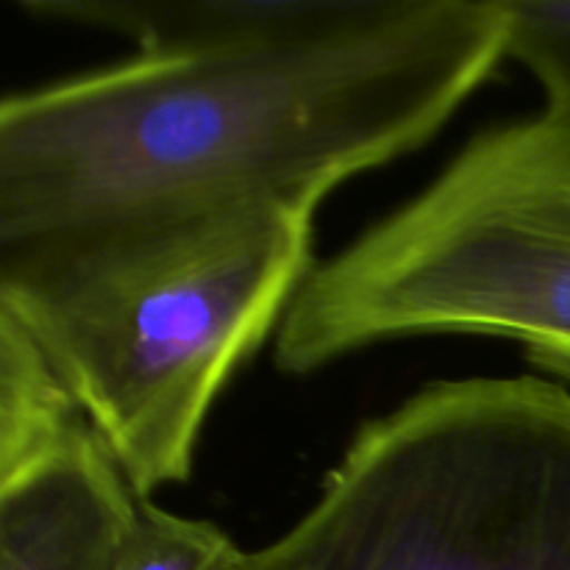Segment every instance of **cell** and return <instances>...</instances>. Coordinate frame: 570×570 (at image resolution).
<instances>
[{
  "mask_svg": "<svg viewBox=\"0 0 570 570\" xmlns=\"http://www.w3.org/2000/svg\"><path fill=\"white\" fill-rule=\"evenodd\" d=\"M142 501L78 421L0 484V570H111Z\"/></svg>",
  "mask_w": 570,
  "mask_h": 570,
  "instance_id": "obj_5",
  "label": "cell"
},
{
  "mask_svg": "<svg viewBox=\"0 0 570 570\" xmlns=\"http://www.w3.org/2000/svg\"><path fill=\"white\" fill-rule=\"evenodd\" d=\"M226 570H570V390L429 384L356 432L287 534Z\"/></svg>",
  "mask_w": 570,
  "mask_h": 570,
  "instance_id": "obj_3",
  "label": "cell"
},
{
  "mask_svg": "<svg viewBox=\"0 0 570 570\" xmlns=\"http://www.w3.org/2000/svg\"><path fill=\"white\" fill-rule=\"evenodd\" d=\"M429 334L515 340L570 382V145L543 117L490 128L332 259L276 328V365L312 373Z\"/></svg>",
  "mask_w": 570,
  "mask_h": 570,
  "instance_id": "obj_2",
  "label": "cell"
},
{
  "mask_svg": "<svg viewBox=\"0 0 570 570\" xmlns=\"http://www.w3.org/2000/svg\"><path fill=\"white\" fill-rule=\"evenodd\" d=\"M504 59L499 0H373L332 31L137 53L0 98L11 317L426 145Z\"/></svg>",
  "mask_w": 570,
  "mask_h": 570,
  "instance_id": "obj_1",
  "label": "cell"
},
{
  "mask_svg": "<svg viewBox=\"0 0 570 570\" xmlns=\"http://www.w3.org/2000/svg\"><path fill=\"white\" fill-rule=\"evenodd\" d=\"M504 17V59L538 78L546 95L543 120L570 145V0H499Z\"/></svg>",
  "mask_w": 570,
  "mask_h": 570,
  "instance_id": "obj_8",
  "label": "cell"
},
{
  "mask_svg": "<svg viewBox=\"0 0 570 570\" xmlns=\"http://www.w3.org/2000/svg\"><path fill=\"white\" fill-rule=\"evenodd\" d=\"M81 421L31 334L0 306V484Z\"/></svg>",
  "mask_w": 570,
  "mask_h": 570,
  "instance_id": "obj_7",
  "label": "cell"
},
{
  "mask_svg": "<svg viewBox=\"0 0 570 570\" xmlns=\"http://www.w3.org/2000/svg\"><path fill=\"white\" fill-rule=\"evenodd\" d=\"M237 551L215 523L173 515L142 501L131 538L111 570H226Z\"/></svg>",
  "mask_w": 570,
  "mask_h": 570,
  "instance_id": "obj_9",
  "label": "cell"
},
{
  "mask_svg": "<svg viewBox=\"0 0 570 570\" xmlns=\"http://www.w3.org/2000/svg\"><path fill=\"white\" fill-rule=\"evenodd\" d=\"M373 0H33L42 20L98 28L137 53H212L312 37L345 26Z\"/></svg>",
  "mask_w": 570,
  "mask_h": 570,
  "instance_id": "obj_6",
  "label": "cell"
},
{
  "mask_svg": "<svg viewBox=\"0 0 570 570\" xmlns=\"http://www.w3.org/2000/svg\"><path fill=\"white\" fill-rule=\"evenodd\" d=\"M312 239L315 212H262L14 317L139 501L189 479L212 404L315 267Z\"/></svg>",
  "mask_w": 570,
  "mask_h": 570,
  "instance_id": "obj_4",
  "label": "cell"
}]
</instances>
